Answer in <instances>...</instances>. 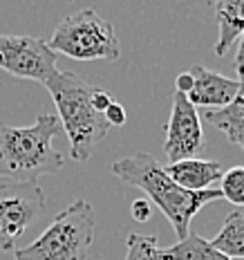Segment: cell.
Segmentation results:
<instances>
[{"label":"cell","instance_id":"obj_1","mask_svg":"<svg viewBox=\"0 0 244 260\" xmlns=\"http://www.w3.org/2000/svg\"><path fill=\"white\" fill-rule=\"evenodd\" d=\"M112 173L121 177L126 184L139 188L153 200V204L168 218L177 234V242L191 236V220L197 211L208 202L222 200L220 188L208 191H184L166 175L161 161L150 153H134L121 157L112 164Z\"/></svg>","mask_w":244,"mask_h":260},{"label":"cell","instance_id":"obj_2","mask_svg":"<svg viewBox=\"0 0 244 260\" xmlns=\"http://www.w3.org/2000/svg\"><path fill=\"white\" fill-rule=\"evenodd\" d=\"M61 130L56 115H41L25 128L0 121V180L36 184L39 177L61 171L65 155L54 146Z\"/></svg>","mask_w":244,"mask_h":260},{"label":"cell","instance_id":"obj_3","mask_svg":"<svg viewBox=\"0 0 244 260\" xmlns=\"http://www.w3.org/2000/svg\"><path fill=\"white\" fill-rule=\"evenodd\" d=\"M58 110V121L69 139L74 161H88L108 135V121L92 106L94 85L74 72H56L45 83Z\"/></svg>","mask_w":244,"mask_h":260},{"label":"cell","instance_id":"obj_4","mask_svg":"<svg viewBox=\"0 0 244 260\" xmlns=\"http://www.w3.org/2000/svg\"><path fill=\"white\" fill-rule=\"evenodd\" d=\"M96 234V211L88 200L63 209L31 245L16 249L14 260H88Z\"/></svg>","mask_w":244,"mask_h":260},{"label":"cell","instance_id":"obj_5","mask_svg":"<svg viewBox=\"0 0 244 260\" xmlns=\"http://www.w3.org/2000/svg\"><path fill=\"white\" fill-rule=\"evenodd\" d=\"M47 45L52 52L65 54L74 61H117L121 56L112 23L90 7L63 18Z\"/></svg>","mask_w":244,"mask_h":260},{"label":"cell","instance_id":"obj_6","mask_svg":"<svg viewBox=\"0 0 244 260\" xmlns=\"http://www.w3.org/2000/svg\"><path fill=\"white\" fill-rule=\"evenodd\" d=\"M45 213V193L39 184L0 182V251H16L23 238Z\"/></svg>","mask_w":244,"mask_h":260},{"label":"cell","instance_id":"obj_7","mask_svg":"<svg viewBox=\"0 0 244 260\" xmlns=\"http://www.w3.org/2000/svg\"><path fill=\"white\" fill-rule=\"evenodd\" d=\"M56 61L58 54L50 50L47 41L27 34H0V70L16 79L47 83L58 72Z\"/></svg>","mask_w":244,"mask_h":260},{"label":"cell","instance_id":"obj_8","mask_svg":"<svg viewBox=\"0 0 244 260\" xmlns=\"http://www.w3.org/2000/svg\"><path fill=\"white\" fill-rule=\"evenodd\" d=\"M206 148L204 144V130L199 121L197 108L186 99V94L175 92L170 108V119L166 126V142L164 150L170 164L182 159H193Z\"/></svg>","mask_w":244,"mask_h":260},{"label":"cell","instance_id":"obj_9","mask_svg":"<svg viewBox=\"0 0 244 260\" xmlns=\"http://www.w3.org/2000/svg\"><path fill=\"white\" fill-rule=\"evenodd\" d=\"M193 77V90L186 94L195 108H208V110H220L226 108L240 92V83L235 79H229L220 72L204 68V65H193L191 70Z\"/></svg>","mask_w":244,"mask_h":260},{"label":"cell","instance_id":"obj_10","mask_svg":"<svg viewBox=\"0 0 244 260\" xmlns=\"http://www.w3.org/2000/svg\"><path fill=\"white\" fill-rule=\"evenodd\" d=\"M166 175L170 177L177 186H182L184 191H208L211 184L222 180L224 169H222V161L218 159H182L175 164L164 166Z\"/></svg>","mask_w":244,"mask_h":260},{"label":"cell","instance_id":"obj_11","mask_svg":"<svg viewBox=\"0 0 244 260\" xmlns=\"http://www.w3.org/2000/svg\"><path fill=\"white\" fill-rule=\"evenodd\" d=\"M215 18H218L220 36L215 43V54L226 56L240 36L244 34V0H220L215 5Z\"/></svg>","mask_w":244,"mask_h":260},{"label":"cell","instance_id":"obj_12","mask_svg":"<svg viewBox=\"0 0 244 260\" xmlns=\"http://www.w3.org/2000/svg\"><path fill=\"white\" fill-rule=\"evenodd\" d=\"M204 121L211 123V126H215L218 130H222L233 146H237L240 150H244V85H240L237 96L226 108L206 110Z\"/></svg>","mask_w":244,"mask_h":260},{"label":"cell","instance_id":"obj_13","mask_svg":"<svg viewBox=\"0 0 244 260\" xmlns=\"http://www.w3.org/2000/svg\"><path fill=\"white\" fill-rule=\"evenodd\" d=\"M208 242L215 251H220L222 256L231 260L244 258V213L242 211H231L224 218L220 234Z\"/></svg>","mask_w":244,"mask_h":260},{"label":"cell","instance_id":"obj_14","mask_svg":"<svg viewBox=\"0 0 244 260\" xmlns=\"http://www.w3.org/2000/svg\"><path fill=\"white\" fill-rule=\"evenodd\" d=\"M213 247L206 238L191 234L186 240L161 249V260H211Z\"/></svg>","mask_w":244,"mask_h":260},{"label":"cell","instance_id":"obj_15","mask_svg":"<svg viewBox=\"0 0 244 260\" xmlns=\"http://www.w3.org/2000/svg\"><path fill=\"white\" fill-rule=\"evenodd\" d=\"M126 260H161V249L157 236L130 234L126 245Z\"/></svg>","mask_w":244,"mask_h":260},{"label":"cell","instance_id":"obj_16","mask_svg":"<svg viewBox=\"0 0 244 260\" xmlns=\"http://www.w3.org/2000/svg\"><path fill=\"white\" fill-rule=\"evenodd\" d=\"M220 182L222 200L235 204V207H244V166H233V169L224 171Z\"/></svg>","mask_w":244,"mask_h":260},{"label":"cell","instance_id":"obj_17","mask_svg":"<svg viewBox=\"0 0 244 260\" xmlns=\"http://www.w3.org/2000/svg\"><path fill=\"white\" fill-rule=\"evenodd\" d=\"M103 117H106L108 126H123L126 123V108H123L119 101H112L110 108H108L106 112H103Z\"/></svg>","mask_w":244,"mask_h":260},{"label":"cell","instance_id":"obj_18","mask_svg":"<svg viewBox=\"0 0 244 260\" xmlns=\"http://www.w3.org/2000/svg\"><path fill=\"white\" fill-rule=\"evenodd\" d=\"M112 101H115V99L110 96V92L99 88V85H94V90H92V106H94L96 112H101V115H103V112L110 108Z\"/></svg>","mask_w":244,"mask_h":260},{"label":"cell","instance_id":"obj_19","mask_svg":"<svg viewBox=\"0 0 244 260\" xmlns=\"http://www.w3.org/2000/svg\"><path fill=\"white\" fill-rule=\"evenodd\" d=\"M150 213H153V209H150V202L144 198L134 200L132 204H130V215H132L137 222H148L150 220Z\"/></svg>","mask_w":244,"mask_h":260},{"label":"cell","instance_id":"obj_20","mask_svg":"<svg viewBox=\"0 0 244 260\" xmlns=\"http://www.w3.org/2000/svg\"><path fill=\"white\" fill-rule=\"evenodd\" d=\"M233 68H235V81L240 85H244V34L240 36V45H237V54H235Z\"/></svg>","mask_w":244,"mask_h":260},{"label":"cell","instance_id":"obj_21","mask_svg":"<svg viewBox=\"0 0 244 260\" xmlns=\"http://www.w3.org/2000/svg\"><path fill=\"white\" fill-rule=\"evenodd\" d=\"M175 88H177V92H182V94H188V92L193 90V77H191V72H182L180 77L175 79Z\"/></svg>","mask_w":244,"mask_h":260},{"label":"cell","instance_id":"obj_22","mask_svg":"<svg viewBox=\"0 0 244 260\" xmlns=\"http://www.w3.org/2000/svg\"><path fill=\"white\" fill-rule=\"evenodd\" d=\"M211 260H231V258L222 256V253H220V251H215V249H213V256H211Z\"/></svg>","mask_w":244,"mask_h":260}]
</instances>
